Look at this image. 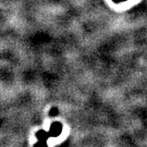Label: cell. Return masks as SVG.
<instances>
[{"label": "cell", "instance_id": "1", "mask_svg": "<svg viewBox=\"0 0 147 147\" xmlns=\"http://www.w3.org/2000/svg\"><path fill=\"white\" fill-rule=\"evenodd\" d=\"M61 130H62L61 124L59 123H54L52 125V128H51V131L49 132V135L53 137H57L61 134Z\"/></svg>", "mask_w": 147, "mask_h": 147}, {"label": "cell", "instance_id": "2", "mask_svg": "<svg viewBox=\"0 0 147 147\" xmlns=\"http://www.w3.org/2000/svg\"><path fill=\"white\" fill-rule=\"evenodd\" d=\"M57 114V110L56 108H53L50 111V115H56Z\"/></svg>", "mask_w": 147, "mask_h": 147}]
</instances>
